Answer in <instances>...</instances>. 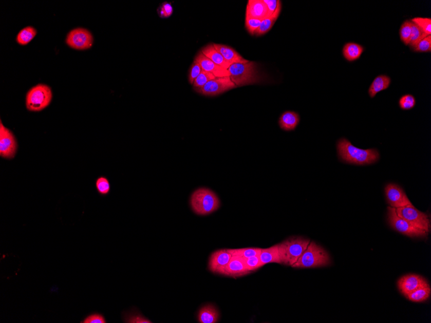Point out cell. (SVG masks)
<instances>
[{
  "instance_id": "37",
  "label": "cell",
  "mask_w": 431,
  "mask_h": 323,
  "mask_svg": "<svg viewBox=\"0 0 431 323\" xmlns=\"http://www.w3.org/2000/svg\"><path fill=\"white\" fill-rule=\"evenodd\" d=\"M243 259L246 269L249 272L255 271L262 267L260 259H259V256L248 257V258H243Z\"/></svg>"
},
{
  "instance_id": "3",
  "label": "cell",
  "mask_w": 431,
  "mask_h": 323,
  "mask_svg": "<svg viewBox=\"0 0 431 323\" xmlns=\"http://www.w3.org/2000/svg\"><path fill=\"white\" fill-rule=\"evenodd\" d=\"M331 259L328 252L314 241L309 246L292 267L297 269H312L330 265Z\"/></svg>"
},
{
  "instance_id": "22",
  "label": "cell",
  "mask_w": 431,
  "mask_h": 323,
  "mask_svg": "<svg viewBox=\"0 0 431 323\" xmlns=\"http://www.w3.org/2000/svg\"><path fill=\"white\" fill-rule=\"evenodd\" d=\"M201 52L209 59H210L211 61L215 63L216 65L222 67L224 69L228 70L231 65L224 59L222 55L218 50H216L213 44H209L208 46L204 47L201 50Z\"/></svg>"
},
{
  "instance_id": "39",
  "label": "cell",
  "mask_w": 431,
  "mask_h": 323,
  "mask_svg": "<svg viewBox=\"0 0 431 323\" xmlns=\"http://www.w3.org/2000/svg\"><path fill=\"white\" fill-rule=\"evenodd\" d=\"M81 323H107L104 315L100 313H92L89 315H87L84 318V319L80 322Z\"/></svg>"
},
{
  "instance_id": "20",
  "label": "cell",
  "mask_w": 431,
  "mask_h": 323,
  "mask_svg": "<svg viewBox=\"0 0 431 323\" xmlns=\"http://www.w3.org/2000/svg\"><path fill=\"white\" fill-rule=\"evenodd\" d=\"M259 259L262 267L268 263L281 264L279 244H275L270 248L261 249Z\"/></svg>"
},
{
  "instance_id": "14",
  "label": "cell",
  "mask_w": 431,
  "mask_h": 323,
  "mask_svg": "<svg viewBox=\"0 0 431 323\" xmlns=\"http://www.w3.org/2000/svg\"><path fill=\"white\" fill-rule=\"evenodd\" d=\"M228 249L218 250L211 255L209 261V269L214 274L223 275L224 270L232 257Z\"/></svg>"
},
{
  "instance_id": "36",
  "label": "cell",
  "mask_w": 431,
  "mask_h": 323,
  "mask_svg": "<svg viewBox=\"0 0 431 323\" xmlns=\"http://www.w3.org/2000/svg\"><path fill=\"white\" fill-rule=\"evenodd\" d=\"M96 188L102 196L107 195L110 193V185L109 180L105 177H100L96 181Z\"/></svg>"
},
{
  "instance_id": "28",
  "label": "cell",
  "mask_w": 431,
  "mask_h": 323,
  "mask_svg": "<svg viewBox=\"0 0 431 323\" xmlns=\"http://www.w3.org/2000/svg\"><path fill=\"white\" fill-rule=\"evenodd\" d=\"M412 33V22L406 20L401 25L400 37L401 41L405 45H409Z\"/></svg>"
},
{
  "instance_id": "9",
  "label": "cell",
  "mask_w": 431,
  "mask_h": 323,
  "mask_svg": "<svg viewBox=\"0 0 431 323\" xmlns=\"http://www.w3.org/2000/svg\"><path fill=\"white\" fill-rule=\"evenodd\" d=\"M236 85L234 84L230 77L215 78L209 81L202 88L195 90L196 92L205 97H216L229 90L235 89Z\"/></svg>"
},
{
  "instance_id": "12",
  "label": "cell",
  "mask_w": 431,
  "mask_h": 323,
  "mask_svg": "<svg viewBox=\"0 0 431 323\" xmlns=\"http://www.w3.org/2000/svg\"><path fill=\"white\" fill-rule=\"evenodd\" d=\"M385 193L390 207L398 208L413 204L403 189L396 184H388L385 186Z\"/></svg>"
},
{
  "instance_id": "40",
  "label": "cell",
  "mask_w": 431,
  "mask_h": 323,
  "mask_svg": "<svg viewBox=\"0 0 431 323\" xmlns=\"http://www.w3.org/2000/svg\"><path fill=\"white\" fill-rule=\"evenodd\" d=\"M261 20L254 19L253 17L246 16V27L249 33L254 35L260 25Z\"/></svg>"
},
{
  "instance_id": "27",
  "label": "cell",
  "mask_w": 431,
  "mask_h": 323,
  "mask_svg": "<svg viewBox=\"0 0 431 323\" xmlns=\"http://www.w3.org/2000/svg\"><path fill=\"white\" fill-rule=\"evenodd\" d=\"M232 256L241 257V258H248L253 256H259L261 253V249L258 248H246L238 249H228Z\"/></svg>"
},
{
  "instance_id": "7",
  "label": "cell",
  "mask_w": 431,
  "mask_h": 323,
  "mask_svg": "<svg viewBox=\"0 0 431 323\" xmlns=\"http://www.w3.org/2000/svg\"><path fill=\"white\" fill-rule=\"evenodd\" d=\"M398 216L404 219L413 226L428 234L430 231V220L429 217L416 208L414 206L407 205L403 207L396 208Z\"/></svg>"
},
{
  "instance_id": "21",
  "label": "cell",
  "mask_w": 431,
  "mask_h": 323,
  "mask_svg": "<svg viewBox=\"0 0 431 323\" xmlns=\"http://www.w3.org/2000/svg\"><path fill=\"white\" fill-rule=\"evenodd\" d=\"M220 314L217 309L213 305H206L201 308L198 315V322L200 323L218 322Z\"/></svg>"
},
{
  "instance_id": "11",
  "label": "cell",
  "mask_w": 431,
  "mask_h": 323,
  "mask_svg": "<svg viewBox=\"0 0 431 323\" xmlns=\"http://www.w3.org/2000/svg\"><path fill=\"white\" fill-rule=\"evenodd\" d=\"M17 143L13 134L8 128L4 127L1 122L0 124V156L1 157L12 159L16 155Z\"/></svg>"
},
{
  "instance_id": "35",
  "label": "cell",
  "mask_w": 431,
  "mask_h": 323,
  "mask_svg": "<svg viewBox=\"0 0 431 323\" xmlns=\"http://www.w3.org/2000/svg\"><path fill=\"white\" fill-rule=\"evenodd\" d=\"M277 19L278 18L269 17V18L262 20L260 25H259L258 30H257L254 34L256 35V36H261V35L266 34L267 32L270 31Z\"/></svg>"
},
{
  "instance_id": "41",
  "label": "cell",
  "mask_w": 431,
  "mask_h": 323,
  "mask_svg": "<svg viewBox=\"0 0 431 323\" xmlns=\"http://www.w3.org/2000/svg\"><path fill=\"white\" fill-rule=\"evenodd\" d=\"M159 16L161 17H164V18H167V17H170L171 15L173 14V6H171L170 3H168V2H164L161 4V6L160 7V8L158 10Z\"/></svg>"
},
{
  "instance_id": "13",
  "label": "cell",
  "mask_w": 431,
  "mask_h": 323,
  "mask_svg": "<svg viewBox=\"0 0 431 323\" xmlns=\"http://www.w3.org/2000/svg\"><path fill=\"white\" fill-rule=\"evenodd\" d=\"M428 285L427 281L423 277L416 274L406 275L401 277L398 281V289L405 297L415 290Z\"/></svg>"
},
{
  "instance_id": "4",
  "label": "cell",
  "mask_w": 431,
  "mask_h": 323,
  "mask_svg": "<svg viewBox=\"0 0 431 323\" xmlns=\"http://www.w3.org/2000/svg\"><path fill=\"white\" fill-rule=\"evenodd\" d=\"M310 239L301 237H292L279 244L281 264L292 266L309 246Z\"/></svg>"
},
{
  "instance_id": "33",
  "label": "cell",
  "mask_w": 431,
  "mask_h": 323,
  "mask_svg": "<svg viewBox=\"0 0 431 323\" xmlns=\"http://www.w3.org/2000/svg\"><path fill=\"white\" fill-rule=\"evenodd\" d=\"M416 52H431V36H427L418 43L415 46L410 48Z\"/></svg>"
},
{
  "instance_id": "26",
  "label": "cell",
  "mask_w": 431,
  "mask_h": 323,
  "mask_svg": "<svg viewBox=\"0 0 431 323\" xmlns=\"http://www.w3.org/2000/svg\"><path fill=\"white\" fill-rule=\"evenodd\" d=\"M37 31L32 27H27L19 32L16 41L20 45H25L31 42L36 36Z\"/></svg>"
},
{
  "instance_id": "1",
  "label": "cell",
  "mask_w": 431,
  "mask_h": 323,
  "mask_svg": "<svg viewBox=\"0 0 431 323\" xmlns=\"http://www.w3.org/2000/svg\"><path fill=\"white\" fill-rule=\"evenodd\" d=\"M337 150L340 159L344 162L364 165L374 163L379 161L380 154L375 148L361 149L354 146L347 139L342 138L338 141Z\"/></svg>"
},
{
  "instance_id": "25",
  "label": "cell",
  "mask_w": 431,
  "mask_h": 323,
  "mask_svg": "<svg viewBox=\"0 0 431 323\" xmlns=\"http://www.w3.org/2000/svg\"><path fill=\"white\" fill-rule=\"evenodd\" d=\"M430 291V285H428V286L421 287L420 289L415 290V291L408 294L405 297L413 302H424L429 299Z\"/></svg>"
},
{
  "instance_id": "2",
  "label": "cell",
  "mask_w": 431,
  "mask_h": 323,
  "mask_svg": "<svg viewBox=\"0 0 431 323\" xmlns=\"http://www.w3.org/2000/svg\"><path fill=\"white\" fill-rule=\"evenodd\" d=\"M192 210L199 216H208L220 207V201L211 189L200 188L196 190L191 197Z\"/></svg>"
},
{
  "instance_id": "5",
  "label": "cell",
  "mask_w": 431,
  "mask_h": 323,
  "mask_svg": "<svg viewBox=\"0 0 431 323\" xmlns=\"http://www.w3.org/2000/svg\"><path fill=\"white\" fill-rule=\"evenodd\" d=\"M228 71L229 77L237 87L256 84L261 81L256 64L253 62L232 64Z\"/></svg>"
},
{
  "instance_id": "17",
  "label": "cell",
  "mask_w": 431,
  "mask_h": 323,
  "mask_svg": "<svg viewBox=\"0 0 431 323\" xmlns=\"http://www.w3.org/2000/svg\"><path fill=\"white\" fill-rule=\"evenodd\" d=\"M246 269L243 258L237 256H232L230 261L226 267L223 276L232 277H238L250 274Z\"/></svg>"
},
{
  "instance_id": "24",
  "label": "cell",
  "mask_w": 431,
  "mask_h": 323,
  "mask_svg": "<svg viewBox=\"0 0 431 323\" xmlns=\"http://www.w3.org/2000/svg\"><path fill=\"white\" fill-rule=\"evenodd\" d=\"M391 79L386 75H380L375 78L369 89V94L370 98H374L376 95L383 90L389 88Z\"/></svg>"
},
{
  "instance_id": "6",
  "label": "cell",
  "mask_w": 431,
  "mask_h": 323,
  "mask_svg": "<svg viewBox=\"0 0 431 323\" xmlns=\"http://www.w3.org/2000/svg\"><path fill=\"white\" fill-rule=\"evenodd\" d=\"M52 98V90L49 86L39 84L30 89L27 94V108L30 111L39 112L49 105Z\"/></svg>"
},
{
  "instance_id": "30",
  "label": "cell",
  "mask_w": 431,
  "mask_h": 323,
  "mask_svg": "<svg viewBox=\"0 0 431 323\" xmlns=\"http://www.w3.org/2000/svg\"><path fill=\"white\" fill-rule=\"evenodd\" d=\"M413 24L417 25L427 36L431 34V19L430 17H416L410 20Z\"/></svg>"
},
{
  "instance_id": "42",
  "label": "cell",
  "mask_w": 431,
  "mask_h": 323,
  "mask_svg": "<svg viewBox=\"0 0 431 323\" xmlns=\"http://www.w3.org/2000/svg\"><path fill=\"white\" fill-rule=\"evenodd\" d=\"M201 71H202V69H201L200 65L195 60L191 67L190 75H189V81H190L191 85H193L194 82H195L196 78L200 75Z\"/></svg>"
},
{
  "instance_id": "16",
  "label": "cell",
  "mask_w": 431,
  "mask_h": 323,
  "mask_svg": "<svg viewBox=\"0 0 431 323\" xmlns=\"http://www.w3.org/2000/svg\"><path fill=\"white\" fill-rule=\"evenodd\" d=\"M246 16L264 20L271 17L267 5L264 0H249L246 9Z\"/></svg>"
},
{
  "instance_id": "29",
  "label": "cell",
  "mask_w": 431,
  "mask_h": 323,
  "mask_svg": "<svg viewBox=\"0 0 431 323\" xmlns=\"http://www.w3.org/2000/svg\"><path fill=\"white\" fill-rule=\"evenodd\" d=\"M123 320L124 322L127 323H152L149 319L143 316L138 312L131 311L129 313H125L123 315Z\"/></svg>"
},
{
  "instance_id": "18",
  "label": "cell",
  "mask_w": 431,
  "mask_h": 323,
  "mask_svg": "<svg viewBox=\"0 0 431 323\" xmlns=\"http://www.w3.org/2000/svg\"><path fill=\"white\" fill-rule=\"evenodd\" d=\"M214 48L220 53L224 59L231 65L234 64H246L249 61L244 59L241 55L234 50L233 48L221 44H213Z\"/></svg>"
},
{
  "instance_id": "10",
  "label": "cell",
  "mask_w": 431,
  "mask_h": 323,
  "mask_svg": "<svg viewBox=\"0 0 431 323\" xmlns=\"http://www.w3.org/2000/svg\"><path fill=\"white\" fill-rule=\"evenodd\" d=\"M66 43L72 49L86 50L92 46L93 36L88 30L78 28L68 34Z\"/></svg>"
},
{
  "instance_id": "15",
  "label": "cell",
  "mask_w": 431,
  "mask_h": 323,
  "mask_svg": "<svg viewBox=\"0 0 431 323\" xmlns=\"http://www.w3.org/2000/svg\"><path fill=\"white\" fill-rule=\"evenodd\" d=\"M195 61L200 65L201 69L204 71L208 72L213 74L216 78L229 77L228 70L224 69L222 67L216 65L206 57L202 52H200L195 58Z\"/></svg>"
},
{
  "instance_id": "34",
  "label": "cell",
  "mask_w": 431,
  "mask_h": 323,
  "mask_svg": "<svg viewBox=\"0 0 431 323\" xmlns=\"http://www.w3.org/2000/svg\"><path fill=\"white\" fill-rule=\"evenodd\" d=\"M426 36H427V35H425L424 32L417 25L413 24L412 22V33L409 44L410 47L411 48L415 46V45H417L418 42L424 39Z\"/></svg>"
},
{
  "instance_id": "38",
  "label": "cell",
  "mask_w": 431,
  "mask_h": 323,
  "mask_svg": "<svg viewBox=\"0 0 431 323\" xmlns=\"http://www.w3.org/2000/svg\"><path fill=\"white\" fill-rule=\"evenodd\" d=\"M416 105V100L411 94H405L400 98L399 101L400 107L402 110H409L414 108Z\"/></svg>"
},
{
  "instance_id": "19",
  "label": "cell",
  "mask_w": 431,
  "mask_h": 323,
  "mask_svg": "<svg viewBox=\"0 0 431 323\" xmlns=\"http://www.w3.org/2000/svg\"><path fill=\"white\" fill-rule=\"evenodd\" d=\"M299 120L301 118L298 113L293 111H286L279 118V127L284 130H294L299 124Z\"/></svg>"
},
{
  "instance_id": "31",
  "label": "cell",
  "mask_w": 431,
  "mask_h": 323,
  "mask_svg": "<svg viewBox=\"0 0 431 323\" xmlns=\"http://www.w3.org/2000/svg\"><path fill=\"white\" fill-rule=\"evenodd\" d=\"M264 2L267 5L271 17L278 18L282 9L281 2L278 0H264Z\"/></svg>"
},
{
  "instance_id": "23",
  "label": "cell",
  "mask_w": 431,
  "mask_h": 323,
  "mask_svg": "<svg viewBox=\"0 0 431 323\" xmlns=\"http://www.w3.org/2000/svg\"><path fill=\"white\" fill-rule=\"evenodd\" d=\"M364 47L357 43L349 42L343 47V55L348 62H354L361 57Z\"/></svg>"
},
{
  "instance_id": "8",
  "label": "cell",
  "mask_w": 431,
  "mask_h": 323,
  "mask_svg": "<svg viewBox=\"0 0 431 323\" xmlns=\"http://www.w3.org/2000/svg\"><path fill=\"white\" fill-rule=\"evenodd\" d=\"M388 221L390 226L395 231L410 238H425L427 232L416 228L404 219L398 216L396 208L388 207Z\"/></svg>"
},
{
  "instance_id": "32",
  "label": "cell",
  "mask_w": 431,
  "mask_h": 323,
  "mask_svg": "<svg viewBox=\"0 0 431 323\" xmlns=\"http://www.w3.org/2000/svg\"><path fill=\"white\" fill-rule=\"evenodd\" d=\"M216 77L213 74H211L208 72L202 71L201 72L200 75H198L196 79L194 82L193 86L195 90L200 89L202 88L204 85L208 83L209 81L214 79Z\"/></svg>"
}]
</instances>
